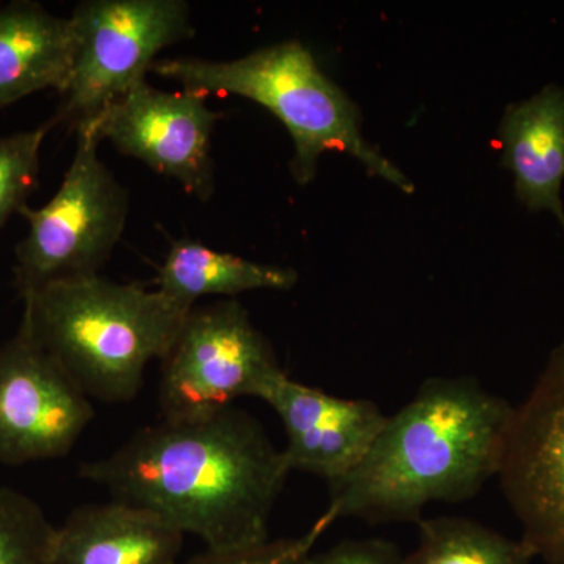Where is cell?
Listing matches in <instances>:
<instances>
[{
    "label": "cell",
    "mask_w": 564,
    "mask_h": 564,
    "mask_svg": "<svg viewBox=\"0 0 564 564\" xmlns=\"http://www.w3.org/2000/svg\"><path fill=\"white\" fill-rule=\"evenodd\" d=\"M325 530L317 524L300 538L267 541L256 547L236 552H209L182 564H311L314 544Z\"/></svg>",
    "instance_id": "obj_19"
},
{
    "label": "cell",
    "mask_w": 564,
    "mask_h": 564,
    "mask_svg": "<svg viewBox=\"0 0 564 564\" xmlns=\"http://www.w3.org/2000/svg\"><path fill=\"white\" fill-rule=\"evenodd\" d=\"M289 474L262 423L234 404L204 417L161 419L79 469L111 500L154 514L218 554L270 541V516Z\"/></svg>",
    "instance_id": "obj_1"
},
{
    "label": "cell",
    "mask_w": 564,
    "mask_h": 564,
    "mask_svg": "<svg viewBox=\"0 0 564 564\" xmlns=\"http://www.w3.org/2000/svg\"><path fill=\"white\" fill-rule=\"evenodd\" d=\"M74 61L69 18L32 0L0 7V110L44 90L62 95Z\"/></svg>",
    "instance_id": "obj_14"
},
{
    "label": "cell",
    "mask_w": 564,
    "mask_h": 564,
    "mask_svg": "<svg viewBox=\"0 0 564 564\" xmlns=\"http://www.w3.org/2000/svg\"><path fill=\"white\" fill-rule=\"evenodd\" d=\"M161 362L159 406L165 421L204 417L243 397L262 400L285 373L237 299L193 307Z\"/></svg>",
    "instance_id": "obj_7"
},
{
    "label": "cell",
    "mask_w": 564,
    "mask_h": 564,
    "mask_svg": "<svg viewBox=\"0 0 564 564\" xmlns=\"http://www.w3.org/2000/svg\"><path fill=\"white\" fill-rule=\"evenodd\" d=\"M311 564H404L395 544L384 540H345L328 551L311 555Z\"/></svg>",
    "instance_id": "obj_20"
},
{
    "label": "cell",
    "mask_w": 564,
    "mask_h": 564,
    "mask_svg": "<svg viewBox=\"0 0 564 564\" xmlns=\"http://www.w3.org/2000/svg\"><path fill=\"white\" fill-rule=\"evenodd\" d=\"M499 478L522 543L545 564H564V343L514 410Z\"/></svg>",
    "instance_id": "obj_8"
},
{
    "label": "cell",
    "mask_w": 564,
    "mask_h": 564,
    "mask_svg": "<svg viewBox=\"0 0 564 564\" xmlns=\"http://www.w3.org/2000/svg\"><path fill=\"white\" fill-rule=\"evenodd\" d=\"M22 323L88 399L124 403L143 388L193 307L137 282L91 276L43 285L22 299Z\"/></svg>",
    "instance_id": "obj_3"
},
{
    "label": "cell",
    "mask_w": 564,
    "mask_h": 564,
    "mask_svg": "<svg viewBox=\"0 0 564 564\" xmlns=\"http://www.w3.org/2000/svg\"><path fill=\"white\" fill-rule=\"evenodd\" d=\"M54 126L50 121L32 131L0 137V229L29 204L39 185L41 148Z\"/></svg>",
    "instance_id": "obj_18"
},
{
    "label": "cell",
    "mask_w": 564,
    "mask_h": 564,
    "mask_svg": "<svg viewBox=\"0 0 564 564\" xmlns=\"http://www.w3.org/2000/svg\"><path fill=\"white\" fill-rule=\"evenodd\" d=\"M296 281L299 273L295 270L248 261L193 240H181L166 252L155 289L193 307L203 296L236 299L240 293L262 289L289 291Z\"/></svg>",
    "instance_id": "obj_15"
},
{
    "label": "cell",
    "mask_w": 564,
    "mask_h": 564,
    "mask_svg": "<svg viewBox=\"0 0 564 564\" xmlns=\"http://www.w3.org/2000/svg\"><path fill=\"white\" fill-rule=\"evenodd\" d=\"M221 113L198 91L159 90L148 79L93 118L101 141L207 202L215 191L212 135Z\"/></svg>",
    "instance_id": "obj_9"
},
{
    "label": "cell",
    "mask_w": 564,
    "mask_h": 564,
    "mask_svg": "<svg viewBox=\"0 0 564 564\" xmlns=\"http://www.w3.org/2000/svg\"><path fill=\"white\" fill-rule=\"evenodd\" d=\"M151 70L177 82L182 90L240 96L272 111L291 133V169L299 184L314 180L322 154L339 151L400 191H414L411 181L364 139L358 107L299 41L261 47L234 61L159 58Z\"/></svg>",
    "instance_id": "obj_4"
},
{
    "label": "cell",
    "mask_w": 564,
    "mask_h": 564,
    "mask_svg": "<svg viewBox=\"0 0 564 564\" xmlns=\"http://www.w3.org/2000/svg\"><path fill=\"white\" fill-rule=\"evenodd\" d=\"M184 534L110 500L76 508L55 533L51 564H182Z\"/></svg>",
    "instance_id": "obj_13"
},
{
    "label": "cell",
    "mask_w": 564,
    "mask_h": 564,
    "mask_svg": "<svg viewBox=\"0 0 564 564\" xmlns=\"http://www.w3.org/2000/svg\"><path fill=\"white\" fill-rule=\"evenodd\" d=\"M514 410L473 377L425 381L386 419L362 462L329 485L317 524L419 522L426 505L473 499L499 475Z\"/></svg>",
    "instance_id": "obj_2"
},
{
    "label": "cell",
    "mask_w": 564,
    "mask_h": 564,
    "mask_svg": "<svg viewBox=\"0 0 564 564\" xmlns=\"http://www.w3.org/2000/svg\"><path fill=\"white\" fill-rule=\"evenodd\" d=\"M74 131L76 151L61 188L40 209L25 204L18 214L29 226L14 251L21 299L50 282L99 274L124 232L128 191L99 155L95 121Z\"/></svg>",
    "instance_id": "obj_5"
},
{
    "label": "cell",
    "mask_w": 564,
    "mask_h": 564,
    "mask_svg": "<svg viewBox=\"0 0 564 564\" xmlns=\"http://www.w3.org/2000/svg\"><path fill=\"white\" fill-rule=\"evenodd\" d=\"M69 20L73 68L51 121L73 128L147 79L163 50L195 35L185 0H85Z\"/></svg>",
    "instance_id": "obj_6"
},
{
    "label": "cell",
    "mask_w": 564,
    "mask_h": 564,
    "mask_svg": "<svg viewBox=\"0 0 564 564\" xmlns=\"http://www.w3.org/2000/svg\"><path fill=\"white\" fill-rule=\"evenodd\" d=\"M93 417L90 399L21 322L0 345V463L62 458Z\"/></svg>",
    "instance_id": "obj_10"
},
{
    "label": "cell",
    "mask_w": 564,
    "mask_h": 564,
    "mask_svg": "<svg viewBox=\"0 0 564 564\" xmlns=\"http://www.w3.org/2000/svg\"><path fill=\"white\" fill-rule=\"evenodd\" d=\"M285 432L289 473L317 475L328 485L351 473L383 430L386 415L366 399H343L281 375L263 393Z\"/></svg>",
    "instance_id": "obj_11"
},
{
    "label": "cell",
    "mask_w": 564,
    "mask_h": 564,
    "mask_svg": "<svg viewBox=\"0 0 564 564\" xmlns=\"http://www.w3.org/2000/svg\"><path fill=\"white\" fill-rule=\"evenodd\" d=\"M502 165L516 198L532 212H551L564 229V90L551 84L505 110L499 129Z\"/></svg>",
    "instance_id": "obj_12"
},
{
    "label": "cell",
    "mask_w": 564,
    "mask_h": 564,
    "mask_svg": "<svg viewBox=\"0 0 564 564\" xmlns=\"http://www.w3.org/2000/svg\"><path fill=\"white\" fill-rule=\"evenodd\" d=\"M55 533L35 500L0 488V564H51Z\"/></svg>",
    "instance_id": "obj_17"
},
{
    "label": "cell",
    "mask_w": 564,
    "mask_h": 564,
    "mask_svg": "<svg viewBox=\"0 0 564 564\" xmlns=\"http://www.w3.org/2000/svg\"><path fill=\"white\" fill-rule=\"evenodd\" d=\"M419 544L404 564H532V552L466 518L441 516L421 519Z\"/></svg>",
    "instance_id": "obj_16"
}]
</instances>
